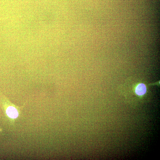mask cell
<instances>
[{
  "label": "cell",
  "instance_id": "cell-1",
  "mask_svg": "<svg viewBox=\"0 0 160 160\" xmlns=\"http://www.w3.org/2000/svg\"><path fill=\"white\" fill-rule=\"evenodd\" d=\"M6 113L7 116L12 119H15L18 116V112L17 109L14 107L9 106L8 107L6 111Z\"/></svg>",
  "mask_w": 160,
  "mask_h": 160
},
{
  "label": "cell",
  "instance_id": "cell-2",
  "mask_svg": "<svg viewBox=\"0 0 160 160\" xmlns=\"http://www.w3.org/2000/svg\"><path fill=\"white\" fill-rule=\"evenodd\" d=\"M146 87L143 84H139L136 87L135 90L136 94L138 95L141 96L144 94L146 92Z\"/></svg>",
  "mask_w": 160,
  "mask_h": 160
}]
</instances>
